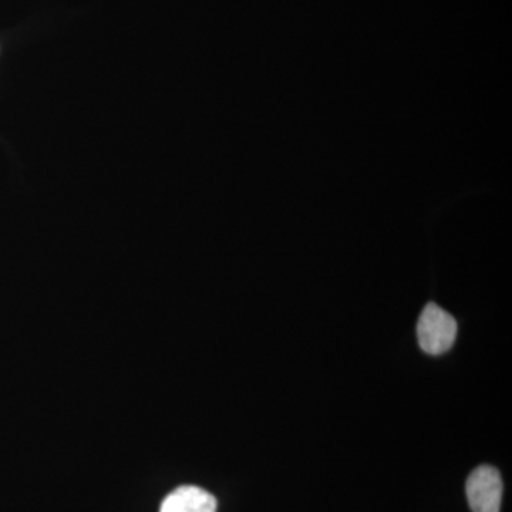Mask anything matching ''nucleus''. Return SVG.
<instances>
[{
    "mask_svg": "<svg viewBox=\"0 0 512 512\" xmlns=\"http://www.w3.org/2000/svg\"><path fill=\"white\" fill-rule=\"evenodd\" d=\"M467 498L473 512H500L503 480L497 468L481 466L467 480Z\"/></svg>",
    "mask_w": 512,
    "mask_h": 512,
    "instance_id": "f03ea898",
    "label": "nucleus"
},
{
    "mask_svg": "<svg viewBox=\"0 0 512 512\" xmlns=\"http://www.w3.org/2000/svg\"><path fill=\"white\" fill-rule=\"evenodd\" d=\"M160 512H217V500L200 487L184 485L165 497Z\"/></svg>",
    "mask_w": 512,
    "mask_h": 512,
    "instance_id": "7ed1b4c3",
    "label": "nucleus"
},
{
    "mask_svg": "<svg viewBox=\"0 0 512 512\" xmlns=\"http://www.w3.org/2000/svg\"><path fill=\"white\" fill-rule=\"evenodd\" d=\"M420 348L429 355H443L457 338V322L450 313L436 303H429L417 323Z\"/></svg>",
    "mask_w": 512,
    "mask_h": 512,
    "instance_id": "f257e3e1",
    "label": "nucleus"
}]
</instances>
